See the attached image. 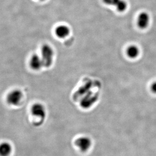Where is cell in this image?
<instances>
[{
	"instance_id": "30bf717a",
	"label": "cell",
	"mask_w": 156,
	"mask_h": 156,
	"mask_svg": "<svg viewBox=\"0 0 156 156\" xmlns=\"http://www.w3.org/2000/svg\"><path fill=\"white\" fill-rule=\"evenodd\" d=\"M12 151L10 144L4 143L0 144V156H9Z\"/></svg>"
},
{
	"instance_id": "7c38bea8",
	"label": "cell",
	"mask_w": 156,
	"mask_h": 156,
	"mask_svg": "<svg viewBox=\"0 0 156 156\" xmlns=\"http://www.w3.org/2000/svg\"><path fill=\"white\" fill-rule=\"evenodd\" d=\"M151 88V90L152 92L156 94V82H155L152 84Z\"/></svg>"
},
{
	"instance_id": "9c48e42d",
	"label": "cell",
	"mask_w": 156,
	"mask_h": 156,
	"mask_svg": "<svg viewBox=\"0 0 156 156\" xmlns=\"http://www.w3.org/2000/svg\"><path fill=\"white\" fill-rule=\"evenodd\" d=\"M140 50L138 47L135 45H130L128 47L126 50V54L130 58H135L138 56Z\"/></svg>"
},
{
	"instance_id": "7a4b0ae2",
	"label": "cell",
	"mask_w": 156,
	"mask_h": 156,
	"mask_svg": "<svg viewBox=\"0 0 156 156\" xmlns=\"http://www.w3.org/2000/svg\"><path fill=\"white\" fill-rule=\"evenodd\" d=\"M23 98V93L21 91L15 89L11 91L7 96V101L10 105H18Z\"/></svg>"
},
{
	"instance_id": "8fae6325",
	"label": "cell",
	"mask_w": 156,
	"mask_h": 156,
	"mask_svg": "<svg viewBox=\"0 0 156 156\" xmlns=\"http://www.w3.org/2000/svg\"><path fill=\"white\" fill-rule=\"evenodd\" d=\"M94 102V98L91 96L89 97L88 98H84L82 102V105L83 107L87 108L90 107Z\"/></svg>"
},
{
	"instance_id": "8992f818",
	"label": "cell",
	"mask_w": 156,
	"mask_h": 156,
	"mask_svg": "<svg viewBox=\"0 0 156 156\" xmlns=\"http://www.w3.org/2000/svg\"><path fill=\"white\" fill-rule=\"evenodd\" d=\"M150 23V16L147 12H141L137 18V26L140 29H144L149 26Z\"/></svg>"
},
{
	"instance_id": "5b68a950",
	"label": "cell",
	"mask_w": 156,
	"mask_h": 156,
	"mask_svg": "<svg viewBox=\"0 0 156 156\" xmlns=\"http://www.w3.org/2000/svg\"><path fill=\"white\" fill-rule=\"evenodd\" d=\"M32 114L34 116L39 117L40 119H44L46 116L45 108L43 105L40 103H37L32 106L31 108Z\"/></svg>"
},
{
	"instance_id": "4fadbf2b",
	"label": "cell",
	"mask_w": 156,
	"mask_h": 156,
	"mask_svg": "<svg viewBox=\"0 0 156 156\" xmlns=\"http://www.w3.org/2000/svg\"><path fill=\"white\" fill-rule=\"evenodd\" d=\"M41 1H45V0H40Z\"/></svg>"
},
{
	"instance_id": "ba28073f",
	"label": "cell",
	"mask_w": 156,
	"mask_h": 156,
	"mask_svg": "<svg viewBox=\"0 0 156 156\" xmlns=\"http://www.w3.org/2000/svg\"><path fill=\"white\" fill-rule=\"evenodd\" d=\"M55 34L59 38H65L69 35L70 30L67 26L60 25L56 28Z\"/></svg>"
},
{
	"instance_id": "52a82bcc",
	"label": "cell",
	"mask_w": 156,
	"mask_h": 156,
	"mask_svg": "<svg viewBox=\"0 0 156 156\" xmlns=\"http://www.w3.org/2000/svg\"><path fill=\"white\" fill-rule=\"evenodd\" d=\"M30 62V65L31 68L36 71L39 70L41 68L44 66L42 58L37 54L32 56Z\"/></svg>"
},
{
	"instance_id": "3957f363",
	"label": "cell",
	"mask_w": 156,
	"mask_h": 156,
	"mask_svg": "<svg viewBox=\"0 0 156 156\" xmlns=\"http://www.w3.org/2000/svg\"><path fill=\"white\" fill-rule=\"evenodd\" d=\"M76 144L81 151L86 152L91 146V140L86 136L80 137L76 140Z\"/></svg>"
},
{
	"instance_id": "6da1fadb",
	"label": "cell",
	"mask_w": 156,
	"mask_h": 156,
	"mask_svg": "<svg viewBox=\"0 0 156 156\" xmlns=\"http://www.w3.org/2000/svg\"><path fill=\"white\" fill-rule=\"evenodd\" d=\"M54 56L53 50L50 45L45 44L43 45L41 48V58H42L44 66L49 68L51 66L53 62Z\"/></svg>"
},
{
	"instance_id": "277c9868",
	"label": "cell",
	"mask_w": 156,
	"mask_h": 156,
	"mask_svg": "<svg viewBox=\"0 0 156 156\" xmlns=\"http://www.w3.org/2000/svg\"><path fill=\"white\" fill-rule=\"evenodd\" d=\"M103 2L107 5L114 6L119 12H124L127 7L124 0H103Z\"/></svg>"
}]
</instances>
